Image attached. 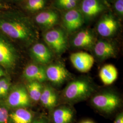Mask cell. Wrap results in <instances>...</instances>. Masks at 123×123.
<instances>
[{"label":"cell","instance_id":"1","mask_svg":"<svg viewBox=\"0 0 123 123\" xmlns=\"http://www.w3.org/2000/svg\"><path fill=\"white\" fill-rule=\"evenodd\" d=\"M0 30L9 37L31 43L35 39L37 31L30 19L21 15L0 17Z\"/></svg>","mask_w":123,"mask_h":123},{"label":"cell","instance_id":"2","mask_svg":"<svg viewBox=\"0 0 123 123\" xmlns=\"http://www.w3.org/2000/svg\"><path fill=\"white\" fill-rule=\"evenodd\" d=\"M93 91L94 87L90 81L79 78L68 84L63 91L62 95L66 101L75 103L87 99Z\"/></svg>","mask_w":123,"mask_h":123},{"label":"cell","instance_id":"3","mask_svg":"<svg viewBox=\"0 0 123 123\" xmlns=\"http://www.w3.org/2000/svg\"><path fill=\"white\" fill-rule=\"evenodd\" d=\"M91 103L98 110L105 113H111L121 105V99L114 92L107 91L99 93L92 97Z\"/></svg>","mask_w":123,"mask_h":123},{"label":"cell","instance_id":"4","mask_svg":"<svg viewBox=\"0 0 123 123\" xmlns=\"http://www.w3.org/2000/svg\"><path fill=\"white\" fill-rule=\"evenodd\" d=\"M43 38L49 48L57 54H61L68 49L67 33L61 28L49 29L44 33Z\"/></svg>","mask_w":123,"mask_h":123},{"label":"cell","instance_id":"5","mask_svg":"<svg viewBox=\"0 0 123 123\" xmlns=\"http://www.w3.org/2000/svg\"><path fill=\"white\" fill-rule=\"evenodd\" d=\"M47 80L55 85H60L70 78V74L60 62L49 64L45 68Z\"/></svg>","mask_w":123,"mask_h":123},{"label":"cell","instance_id":"6","mask_svg":"<svg viewBox=\"0 0 123 123\" xmlns=\"http://www.w3.org/2000/svg\"><path fill=\"white\" fill-rule=\"evenodd\" d=\"M119 23L111 14H106L100 18L98 23L97 30L100 35L104 37H110L118 31Z\"/></svg>","mask_w":123,"mask_h":123},{"label":"cell","instance_id":"7","mask_svg":"<svg viewBox=\"0 0 123 123\" xmlns=\"http://www.w3.org/2000/svg\"><path fill=\"white\" fill-rule=\"evenodd\" d=\"M9 105L13 108H25L30 105V98L26 89L18 87L14 89L9 94L7 99Z\"/></svg>","mask_w":123,"mask_h":123},{"label":"cell","instance_id":"8","mask_svg":"<svg viewBox=\"0 0 123 123\" xmlns=\"http://www.w3.org/2000/svg\"><path fill=\"white\" fill-rule=\"evenodd\" d=\"M70 59L75 68L82 73L90 70L94 62V58L91 55L83 52L71 54Z\"/></svg>","mask_w":123,"mask_h":123},{"label":"cell","instance_id":"9","mask_svg":"<svg viewBox=\"0 0 123 123\" xmlns=\"http://www.w3.org/2000/svg\"><path fill=\"white\" fill-rule=\"evenodd\" d=\"M93 49L96 57L101 60L114 57L117 53V48L115 44L105 40H99L96 42Z\"/></svg>","mask_w":123,"mask_h":123},{"label":"cell","instance_id":"10","mask_svg":"<svg viewBox=\"0 0 123 123\" xmlns=\"http://www.w3.org/2000/svg\"><path fill=\"white\" fill-rule=\"evenodd\" d=\"M96 38L92 31L84 29L77 33L72 40L73 46L77 49H93Z\"/></svg>","mask_w":123,"mask_h":123},{"label":"cell","instance_id":"11","mask_svg":"<svg viewBox=\"0 0 123 123\" xmlns=\"http://www.w3.org/2000/svg\"><path fill=\"white\" fill-rule=\"evenodd\" d=\"M84 18L79 10L75 9L68 10L64 14L63 18V26L68 31L74 32L83 25Z\"/></svg>","mask_w":123,"mask_h":123},{"label":"cell","instance_id":"12","mask_svg":"<svg viewBox=\"0 0 123 123\" xmlns=\"http://www.w3.org/2000/svg\"><path fill=\"white\" fill-rule=\"evenodd\" d=\"M30 53L33 59L41 65L49 63L53 59V52L49 47L42 43H37L31 49Z\"/></svg>","mask_w":123,"mask_h":123},{"label":"cell","instance_id":"13","mask_svg":"<svg viewBox=\"0 0 123 123\" xmlns=\"http://www.w3.org/2000/svg\"><path fill=\"white\" fill-rule=\"evenodd\" d=\"M16 59L17 55L14 48L0 37V64L10 68L14 65Z\"/></svg>","mask_w":123,"mask_h":123},{"label":"cell","instance_id":"14","mask_svg":"<svg viewBox=\"0 0 123 123\" xmlns=\"http://www.w3.org/2000/svg\"><path fill=\"white\" fill-rule=\"evenodd\" d=\"M105 9L100 0H83L81 12L84 17L92 18L97 16Z\"/></svg>","mask_w":123,"mask_h":123},{"label":"cell","instance_id":"15","mask_svg":"<svg viewBox=\"0 0 123 123\" xmlns=\"http://www.w3.org/2000/svg\"><path fill=\"white\" fill-rule=\"evenodd\" d=\"M74 118L73 109L69 106H62L52 110L51 123H72Z\"/></svg>","mask_w":123,"mask_h":123},{"label":"cell","instance_id":"16","mask_svg":"<svg viewBox=\"0 0 123 123\" xmlns=\"http://www.w3.org/2000/svg\"><path fill=\"white\" fill-rule=\"evenodd\" d=\"M23 76L29 82L37 81L42 83L47 80L45 68L36 64H30L26 66L23 72Z\"/></svg>","mask_w":123,"mask_h":123},{"label":"cell","instance_id":"17","mask_svg":"<svg viewBox=\"0 0 123 123\" xmlns=\"http://www.w3.org/2000/svg\"><path fill=\"white\" fill-rule=\"evenodd\" d=\"M35 21L44 29H50L57 24L59 21L58 13L53 10L42 12L36 16Z\"/></svg>","mask_w":123,"mask_h":123},{"label":"cell","instance_id":"18","mask_svg":"<svg viewBox=\"0 0 123 123\" xmlns=\"http://www.w3.org/2000/svg\"><path fill=\"white\" fill-rule=\"evenodd\" d=\"M40 100L45 108L52 111L57 105V93L51 86L47 85L43 88Z\"/></svg>","mask_w":123,"mask_h":123},{"label":"cell","instance_id":"19","mask_svg":"<svg viewBox=\"0 0 123 123\" xmlns=\"http://www.w3.org/2000/svg\"><path fill=\"white\" fill-rule=\"evenodd\" d=\"M99 76L103 84L109 85L117 79L118 72L114 65L111 64H106L101 68Z\"/></svg>","mask_w":123,"mask_h":123},{"label":"cell","instance_id":"20","mask_svg":"<svg viewBox=\"0 0 123 123\" xmlns=\"http://www.w3.org/2000/svg\"><path fill=\"white\" fill-rule=\"evenodd\" d=\"M12 123H32L33 116L32 113L26 108H18L9 114Z\"/></svg>","mask_w":123,"mask_h":123},{"label":"cell","instance_id":"21","mask_svg":"<svg viewBox=\"0 0 123 123\" xmlns=\"http://www.w3.org/2000/svg\"><path fill=\"white\" fill-rule=\"evenodd\" d=\"M43 87L37 81L29 82L26 85V89L30 98L34 101L40 100Z\"/></svg>","mask_w":123,"mask_h":123},{"label":"cell","instance_id":"22","mask_svg":"<svg viewBox=\"0 0 123 123\" xmlns=\"http://www.w3.org/2000/svg\"><path fill=\"white\" fill-rule=\"evenodd\" d=\"M46 4V0H27L26 8L31 12H37L43 9Z\"/></svg>","mask_w":123,"mask_h":123},{"label":"cell","instance_id":"23","mask_svg":"<svg viewBox=\"0 0 123 123\" xmlns=\"http://www.w3.org/2000/svg\"><path fill=\"white\" fill-rule=\"evenodd\" d=\"M10 80L7 78L0 79V98L4 97L9 91Z\"/></svg>","mask_w":123,"mask_h":123},{"label":"cell","instance_id":"24","mask_svg":"<svg viewBox=\"0 0 123 123\" xmlns=\"http://www.w3.org/2000/svg\"><path fill=\"white\" fill-rule=\"evenodd\" d=\"M9 117L7 110L4 107L0 106V123H6Z\"/></svg>","mask_w":123,"mask_h":123},{"label":"cell","instance_id":"25","mask_svg":"<svg viewBox=\"0 0 123 123\" xmlns=\"http://www.w3.org/2000/svg\"><path fill=\"white\" fill-rule=\"evenodd\" d=\"M114 8L120 16L123 15V0H117L114 3Z\"/></svg>","mask_w":123,"mask_h":123},{"label":"cell","instance_id":"26","mask_svg":"<svg viewBox=\"0 0 123 123\" xmlns=\"http://www.w3.org/2000/svg\"><path fill=\"white\" fill-rule=\"evenodd\" d=\"M114 123H123V112H120L117 114L115 118L114 119Z\"/></svg>","mask_w":123,"mask_h":123},{"label":"cell","instance_id":"27","mask_svg":"<svg viewBox=\"0 0 123 123\" xmlns=\"http://www.w3.org/2000/svg\"><path fill=\"white\" fill-rule=\"evenodd\" d=\"M32 123H51L48 119L45 118H41L39 119L34 120Z\"/></svg>","mask_w":123,"mask_h":123},{"label":"cell","instance_id":"28","mask_svg":"<svg viewBox=\"0 0 123 123\" xmlns=\"http://www.w3.org/2000/svg\"><path fill=\"white\" fill-rule=\"evenodd\" d=\"M76 0H55V4L58 6L60 5L64 4L66 3L70 2L73 1H76Z\"/></svg>","mask_w":123,"mask_h":123},{"label":"cell","instance_id":"29","mask_svg":"<svg viewBox=\"0 0 123 123\" xmlns=\"http://www.w3.org/2000/svg\"><path fill=\"white\" fill-rule=\"evenodd\" d=\"M8 6L0 1V9H7Z\"/></svg>","mask_w":123,"mask_h":123},{"label":"cell","instance_id":"30","mask_svg":"<svg viewBox=\"0 0 123 123\" xmlns=\"http://www.w3.org/2000/svg\"><path fill=\"white\" fill-rule=\"evenodd\" d=\"M80 123H94L93 121L91 120H84V121L81 122Z\"/></svg>","mask_w":123,"mask_h":123},{"label":"cell","instance_id":"31","mask_svg":"<svg viewBox=\"0 0 123 123\" xmlns=\"http://www.w3.org/2000/svg\"><path fill=\"white\" fill-rule=\"evenodd\" d=\"M1 69H2V68H0V70H1Z\"/></svg>","mask_w":123,"mask_h":123}]
</instances>
